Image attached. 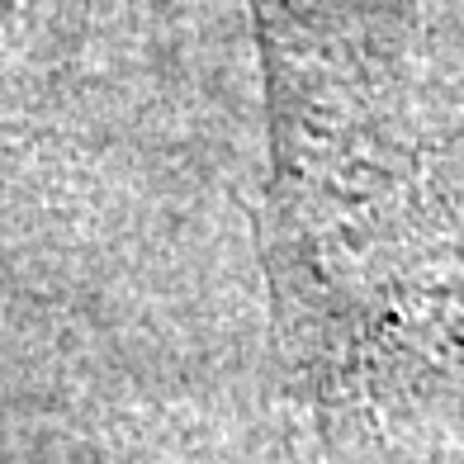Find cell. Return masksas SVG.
<instances>
[{
    "label": "cell",
    "instance_id": "cell-2",
    "mask_svg": "<svg viewBox=\"0 0 464 464\" xmlns=\"http://www.w3.org/2000/svg\"><path fill=\"white\" fill-rule=\"evenodd\" d=\"M34 24H38V0H0V81L10 76L14 57L24 53Z\"/></svg>",
    "mask_w": 464,
    "mask_h": 464
},
{
    "label": "cell",
    "instance_id": "cell-1",
    "mask_svg": "<svg viewBox=\"0 0 464 464\" xmlns=\"http://www.w3.org/2000/svg\"><path fill=\"white\" fill-rule=\"evenodd\" d=\"M270 176L261 266L294 393L365 412L427 374L459 323L412 67L370 0H251Z\"/></svg>",
    "mask_w": 464,
    "mask_h": 464
}]
</instances>
